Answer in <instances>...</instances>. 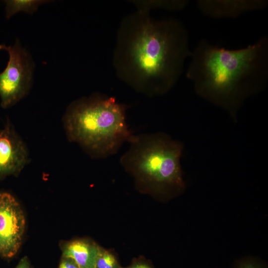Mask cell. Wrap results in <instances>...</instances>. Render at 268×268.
<instances>
[{
  "label": "cell",
  "mask_w": 268,
  "mask_h": 268,
  "mask_svg": "<svg viewBox=\"0 0 268 268\" xmlns=\"http://www.w3.org/2000/svg\"><path fill=\"white\" fill-rule=\"evenodd\" d=\"M126 109L115 97L99 93L76 100L64 117L67 136L93 158L111 156L134 135L126 122Z\"/></svg>",
  "instance_id": "obj_3"
},
{
  "label": "cell",
  "mask_w": 268,
  "mask_h": 268,
  "mask_svg": "<svg viewBox=\"0 0 268 268\" xmlns=\"http://www.w3.org/2000/svg\"><path fill=\"white\" fill-rule=\"evenodd\" d=\"M191 53L189 33L181 21L156 19L150 11L137 9L120 23L112 63L118 78L153 97L174 86Z\"/></svg>",
  "instance_id": "obj_1"
},
{
  "label": "cell",
  "mask_w": 268,
  "mask_h": 268,
  "mask_svg": "<svg viewBox=\"0 0 268 268\" xmlns=\"http://www.w3.org/2000/svg\"><path fill=\"white\" fill-rule=\"evenodd\" d=\"M137 9L150 11L155 9L168 11H179L184 9L188 4V0H149L131 1Z\"/></svg>",
  "instance_id": "obj_10"
},
{
  "label": "cell",
  "mask_w": 268,
  "mask_h": 268,
  "mask_svg": "<svg viewBox=\"0 0 268 268\" xmlns=\"http://www.w3.org/2000/svg\"><path fill=\"white\" fill-rule=\"evenodd\" d=\"M95 268H123L115 257L110 252L99 248Z\"/></svg>",
  "instance_id": "obj_12"
},
{
  "label": "cell",
  "mask_w": 268,
  "mask_h": 268,
  "mask_svg": "<svg viewBox=\"0 0 268 268\" xmlns=\"http://www.w3.org/2000/svg\"><path fill=\"white\" fill-rule=\"evenodd\" d=\"M27 161L26 146L8 120L0 129V181L18 174Z\"/></svg>",
  "instance_id": "obj_7"
},
{
  "label": "cell",
  "mask_w": 268,
  "mask_h": 268,
  "mask_svg": "<svg viewBox=\"0 0 268 268\" xmlns=\"http://www.w3.org/2000/svg\"><path fill=\"white\" fill-rule=\"evenodd\" d=\"M186 77L196 93L234 119L245 100L261 91L268 80V38L238 50L205 39L191 51Z\"/></svg>",
  "instance_id": "obj_2"
},
{
  "label": "cell",
  "mask_w": 268,
  "mask_h": 268,
  "mask_svg": "<svg viewBox=\"0 0 268 268\" xmlns=\"http://www.w3.org/2000/svg\"><path fill=\"white\" fill-rule=\"evenodd\" d=\"M25 228L21 207L10 194L0 192V256L13 257L18 251Z\"/></svg>",
  "instance_id": "obj_6"
},
{
  "label": "cell",
  "mask_w": 268,
  "mask_h": 268,
  "mask_svg": "<svg viewBox=\"0 0 268 268\" xmlns=\"http://www.w3.org/2000/svg\"><path fill=\"white\" fill-rule=\"evenodd\" d=\"M152 268L149 265L143 262H136L126 268Z\"/></svg>",
  "instance_id": "obj_15"
},
{
  "label": "cell",
  "mask_w": 268,
  "mask_h": 268,
  "mask_svg": "<svg viewBox=\"0 0 268 268\" xmlns=\"http://www.w3.org/2000/svg\"><path fill=\"white\" fill-rule=\"evenodd\" d=\"M238 268H261L258 266L250 262H244L241 263Z\"/></svg>",
  "instance_id": "obj_16"
},
{
  "label": "cell",
  "mask_w": 268,
  "mask_h": 268,
  "mask_svg": "<svg viewBox=\"0 0 268 268\" xmlns=\"http://www.w3.org/2000/svg\"><path fill=\"white\" fill-rule=\"evenodd\" d=\"M49 1L45 0H5L6 17L8 19L20 11L32 14L37 10L40 5Z\"/></svg>",
  "instance_id": "obj_11"
},
{
  "label": "cell",
  "mask_w": 268,
  "mask_h": 268,
  "mask_svg": "<svg viewBox=\"0 0 268 268\" xmlns=\"http://www.w3.org/2000/svg\"><path fill=\"white\" fill-rule=\"evenodd\" d=\"M59 268H79V267L71 259L63 257Z\"/></svg>",
  "instance_id": "obj_13"
},
{
  "label": "cell",
  "mask_w": 268,
  "mask_h": 268,
  "mask_svg": "<svg viewBox=\"0 0 268 268\" xmlns=\"http://www.w3.org/2000/svg\"><path fill=\"white\" fill-rule=\"evenodd\" d=\"M99 248L95 244L85 240H74L64 247L63 257L73 260L79 268H95Z\"/></svg>",
  "instance_id": "obj_9"
},
{
  "label": "cell",
  "mask_w": 268,
  "mask_h": 268,
  "mask_svg": "<svg viewBox=\"0 0 268 268\" xmlns=\"http://www.w3.org/2000/svg\"><path fill=\"white\" fill-rule=\"evenodd\" d=\"M0 50H5L9 54L7 66L0 73V105L7 108L18 102L28 93L34 66L29 54L18 40L12 46L0 44Z\"/></svg>",
  "instance_id": "obj_5"
},
{
  "label": "cell",
  "mask_w": 268,
  "mask_h": 268,
  "mask_svg": "<svg viewBox=\"0 0 268 268\" xmlns=\"http://www.w3.org/2000/svg\"><path fill=\"white\" fill-rule=\"evenodd\" d=\"M120 162L142 183L158 191L184 187L182 142L163 133L134 135Z\"/></svg>",
  "instance_id": "obj_4"
},
{
  "label": "cell",
  "mask_w": 268,
  "mask_h": 268,
  "mask_svg": "<svg viewBox=\"0 0 268 268\" xmlns=\"http://www.w3.org/2000/svg\"><path fill=\"white\" fill-rule=\"evenodd\" d=\"M197 6L201 13L216 19L235 18L243 14L265 8L264 0H199Z\"/></svg>",
  "instance_id": "obj_8"
},
{
  "label": "cell",
  "mask_w": 268,
  "mask_h": 268,
  "mask_svg": "<svg viewBox=\"0 0 268 268\" xmlns=\"http://www.w3.org/2000/svg\"><path fill=\"white\" fill-rule=\"evenodd\" d=\"M15 268H31L28 258L27 257L22 258Z\"/></svg>",
  "instance_id": "obj_14"
}]
</instances>
